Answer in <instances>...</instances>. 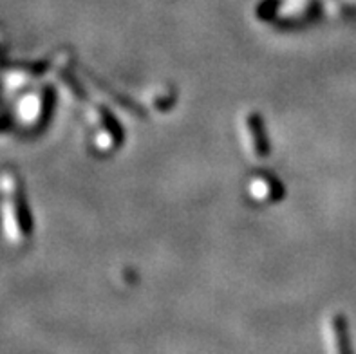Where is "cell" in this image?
Listing matches in <instances>:
<instances>
[{"mask_svg":"<svg viewBox=\"0 0 356 354\" xmlns=\"http://www.w3.org/2000/svg\"><path fill=\"white\" fill-rule=\"evenodd\" d=\"M0 228L11 246H24L33 235V219L24 183L11 168L0 172Z\"/></svg>","mask_w":356,"mask_h":354,"instance_id":"6da1fadb","label":"cell"},{"mask_svg":"<svg viewBox=\"0 0 356 354\" xmlns=\"http://www.w3.org/2000/svg\"><path fill=\"white\" fill-rule=\"evenodd\" d=\"M243 136H244V149L248 150L250 156L255 159L266 158V152H270L266 140L263 134V123L255 114L248 116L243 122Z\"/></svg>","mask_w":356,"mask_h":354,"instance_id":"7a4b0ae2","label":"cell"}]
</instances>
